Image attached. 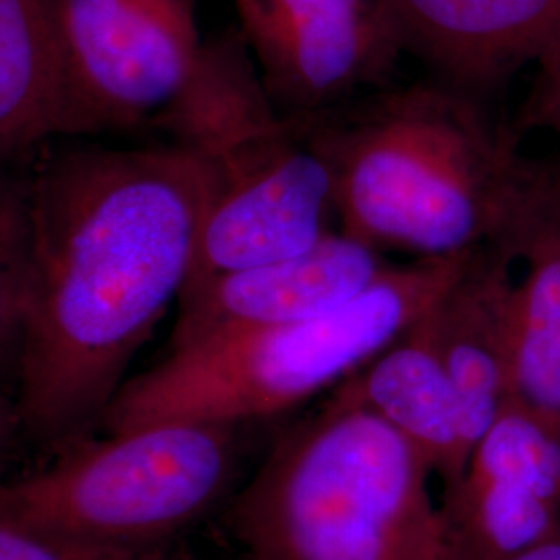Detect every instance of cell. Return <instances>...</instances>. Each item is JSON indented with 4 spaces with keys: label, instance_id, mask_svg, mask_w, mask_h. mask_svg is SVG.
Masks as SVG:
<instances>
[{
    "label": "cell",
    "instance_id": "obj_3",
    "mask_svg": "<svg viewBox=\"0 0 560 560\" xmlns=\"http://www.w3.org/2000/svg\"><path fill=\"white\" fill-rule=\"evenodd\" d=\"M432 476L376 413L330 397L275 442L226 523L252 560H442Z\"/></svg>",
    "mask_w": 560,
    "mask_h": 560
},
{
    "label": "cell",
    "instance_id": "obj_6",
    "mask_svg": "<svg viewBox=\"0 0 560 560\" xmlns=\"http://www.w3.org/2000/svg\"><path fill=\"white\" fill-rule=\"evenodd\" d=\"M235 428L162 421L69 442L52 467L0 481V513L81 540L162 546L226 492Z\"/></svg>",
    "mask_w": 560,
    "mask_h": 560
},
{
    "label": "cell",
    "instance_id": "obj_2",
    "mask_svg": "<svg viewBox=\"0 0 560 560\" xmlns=\"http://www.w3.org/2000/svg\"><path fill=\"white\" fill-rule=\"evenodd\" d=\"M374 92L293 119L330 171L337 226L416 258L520 260L560 212V161L525 154L486 102L442 81Z\"/></svg>",
    "mask_w": 560,
    "mask_h": 560
},
{
    "label": "cell",
    "instance_id": "obj_14",
    "mask_svg": "<svg viewBox=\"0 0 560 560\" xmlns=\"http://www.w3.org/2000/svg\"><path fill=\"white\" fill-rule=\"evenodd\" d=\"M59 136L57 0H0V159Z\"/></svg>",
    "mask_w": 560,
    "mask_h": 560
},
{
    "label": "cell",
    "instance_id": "obj_1",
    "mask_svg": "<svg viewBox=\"0 0 560 560\" xmlns=\"http://www.w3.org/2000/svg\"><path fill=\"white\" fill-rule=\"evenodd\" d=\"M208 210L200 162L168 143L80 148L32 175L21 425L80 441L191 275Z\"/></svg>",
    "mask_w": 560,
    "mask_h": 560
},
{
    "label": "cell",
    "instance_id": "obj_13",
    "mask_svg": "<svg viewBox=\"0 0 560 560\" xmlns=\"http://www.w3.org/2000/svg\"><path fill=\"white\" fill-rule=\"evenodd\" d=\"M332 397L361 405L386 421L420 453L444 488L459 480L469 446L428 312L335 386Z\"/></svg>",
    "mask_w": 560,
    "mask_h": 560
},
{
    "label": "cell",
    "instance_id": "obj_11",
    "mask_svg": "<svg viewBox=\"0 0 560 560\" xmlns=\"http://www.w3.org/2000/svg\"><path fill=\"white\" fill-rule=\"evenodd\" d=\"M402 50L478 101L536 62L560 21V0H388Z\"/></svg>",
    "mask_w": 560,
    "mask_h": 560
},
{
    "label": "cell",
    "instance_id": "obj_5",
    "mask_svg": "<svg viewBox=\"0 0 560 560\" xmlns=\"http://www.w3.org/2000/svg\"><path fill=\"white\" fill-rule=\"evenodd\" d=\"M154 122L208 185L187 282L298 254L337 229L330 171L272 101L241 30L203 40L191 80Z\"/></svg>",
    "mask_w": 560,
    "mask_h": 560
},
{
    "label": "cell",
    "instance_id": "obj_21",
    "mask_svg": "<svg viewBox=\"0 0 560 560\" xmlns=\"http://www.w3.org/2000/svg\"><path fill=\"white\" fill-rule=\"evenodd\" d=\"M243 560H252V559H249V557H245V559H243Z\"/></svg>",
    "mask_w": 560,
    "mask_h": 560
},
{
    "label": "cell",
    "instance_id": "obj_8",
    "mask_svg": "<svg viewBox=\"0 0 560 560\" xmlns=\"http://www.w3.org/2000/svg\"><path fill=\"white\" fill-rule=\"evenodd\" d=\"M233 2L264 85L291 119L388 85L405 55L388 0Z\"/></svg>",
    "mask_w": 560,
    "mask_h": 560
},
{
    "label": "cell",
    "instance_id": "obj_15",
    "mask_svg": "<svg viewBox=\"0 0 560 560\" xmlns=\"http://www.w3.org/2000/svg\"><path fill=\"white\" fill-rule=\"evenodd\" d=\"M511 320V400L560 423V212L527 241Z\"/></svg>",
    "mask_w": 560,
    "mask_h": 560
},
{
    "label": "cell",
    "instance_id": "obj_16",
    "mask_svg": "<svg viewBox=\"0 0 560 560\" xmlns=\"http://www.w3.org/2000/svg\"><path fill=\"white\" fill-rule=\"evenodd\" d=\"M0 159V370L20 355L25 280L32 241V175Z\"/></svg>",
    "mask_w": 560,
    "mask_h": 560
},
{
    "label": "cell",
    "instance_id": "obj_12",
    "mask_svg": "<svg viewBox=\"0 0 560 560\" xmlns=\"http://www.w3.org/2000/svg\"><path fill=\"white\" fill-rule=\"evenodd\" d=\"M513 261L502 249L469 254L428 310L436 349L457 395L469 453L511 400Z\"/></svg>",
    "mask_w": 560,
    "mask_h": 560
},
{
    "label": "cell",
    "instance_id": "obj_17",
    "mask_svg": "<svg viewBox=\"0 0 560 560\" xmlns=\"http://www.w3.org/2000/svg\"><path fill=\"white\" fill-rule=\"evenodd\" d=\"M0 560H171L162 546L81 540L0 513Z\"/></svg>",
    "mask_w": 560,
    "mask_h": 560
},
{
    "label": "cell",
    "instance_id": "obj_20",
    "mask_svg": "<svg viewBox=\"0 0 560 560\" xmlns=\"http://www.w3.org/2000/svg\"><path fill=\"white\" fill-rule=\"evenodd\" d=\"M513 560H560V529Z\"/></svg>",
    "mask_w": 560,
    "mask_h": 560
},
{
    "label": "cell",
    "instance_id": "obj_10",
    "mask_svg": "<svg viewBox=\"0 0 560 560\" xmlns=\"http://www.w3.org/2000/svg\"><path fill=\"white\" fill-rule=\"evenodd\" d=\"M388 266L381 249L337 226L298 254L187 282L177 300L171 349L222 330L332 314L360 298Z\"/></svg>",
    "mask_w": 560,
    "mask_h": 560
},
{
    "label": "cell",
    "instance_id": "obj_7",
    "mask_svg": "<svg viewBox=\"0 0 560 560\" xmlns=\"http://www.w3.org/2000/svg\"><path fill=\"white\" fill-rule=\"evenodd\" d=\"M59 136L154 122L191 80L194 0H57Z\"/></svg>",
    "mask_w": 560,
    "mask_h": 560
},
{
    "label": "cell",
    "instance_id": "obj_18",
    "mask_svg": "<svg viewBox=\"0 0 560 560\" xmlns=\"http://www.w3.org/2000/svg\"><path fill=\"white\" fill-rule=\"evenodd\" d=\"M538 78L523 108V127H546L560 136V21L541 48Z\"/></svg>",
    "mask_w": 560,
    "mask_h": 560
},
{
    "label": "cell",
    "instance_id": "obj_4",
    "mask_svg": "<svg viewBox=\"0 0 560 560\" xmlns=\"http://www.w3.org/2000/svg\"><path fill=\"white\" fill-rule=\"evenodd\" d=\"M467 256L390 264L360 298L314 320L233 328L173 347L120 386L101 425L108 434L162 421L237 425L289 411L339 386L400 337Z\"/></svg>",
    "mask_w": 560,
    "mask_h": 560
},
{
    "label": "cell",
    "instance_id": "obj_9",
    "mask_svg": "<svg viewBox=\"0 0 560 560\" xmlns=\"http://www.w3.org/2000/svg\"><path fill=\"white\" fill-rule=\"evenodd\" d=\"M442 560H513L560 529V423L509 400L441 502Z\"/></svg>",
    "mask_w": 560,
    "mask_h": 560
},
{
    "label": "cell",
    "instance_id": "obj_19",
    "mask_svg": "<svg viewBox=\"0 0 560 560\" xmlns=\"http://www.w3.org/2000/svg\"><path fill=\"white\" fill-rule=\"evenodd\" d=\"M0 376H2V370H0ZM20 423L18 405H13L9 397L4 395V388H2V382H0V471L4 467V460H7V455L11 451V442H13L15 430H18Z\"/></svg>",
    "mask_w": 560,
    "mask_h": 560
}]
</instances>
